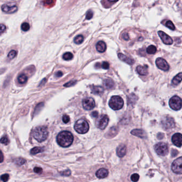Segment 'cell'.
Listing matches in <instances>:
<instances>
[{"mask_svg":"<svg viewBox=\"0 0 182 182\" xmlns=\"http://www.w3.org/2000/svg\"><path fill=\"white\" fill-rule=\"evenodd\" d=\"M73 140V135L71 132L68 131H63L60 132L57 137V142L60 146L63 147L71 146Z\"/></svg>","mask_w":182,"mask_h":182,"instance_id":"cell-1","label":"cell"},{"mask_svg":"<svg viewBox=\"0 0 182 182\" xmlns=\"http://www.w3.org/2000/svg\"><path fill=\"white\" fill-rule=\"evenodd\" d=\"M33 135L34 138L39 142H42L47 139L48 131L45 127H38L34 129Z\"/></svg>","mask_w":182,"mask_h":182,"instance_id":"cell-2","label":"cell"},{"mask_svg":"<svg viewBox=\"0 0 182 182\" xmlns=\"http://www.w3.org/2000/svg\"><path fill=\"white\" fill-rule=\"evenodd\" d=\"M109 106L113 110H119L122 108L124 102L123 99L119 96H113L109 101Z\"/></svg>","mask_w":182,"mask_h":182,"instance_id":"cell-3","label":"cell"},{"mask_svg":"<svg viewBox=\"0 0 182 182\" xmlns=\"http://www.w3.org/2000/svg\"><path fill=\"white\" fill-rule=\"evenodd\" d=\"M74 129L76 131L80 134H84L89 129V125L87 121L83 119H80L75 122Z\"/></svg>","mask_w":182,"mask_h":182,"instance_id":"cell-4","label":"cell"},{"mask_svg":"<svg viewBox=\"0 0 182 182\" xmlns=\"http://www.w3.org/2000/svg\"><path fill=\"white\" fill-rule=\"evenodd\" d=\"M169 105L172 110L178 111L182 107V99L178 96H174L170 99Z\"/></svg>","mask_w":182,"mask_h":182,"instance_id":"cell-5","label":"cell"},{"mask_svg":"<svg viewBox=\"0 0 182 182\" xmlns=\"http://www.w3.org/2000/svg\"><path fill=\"white\" fill-rule=\"evenodd\" d=\"M154 149L157 154L161 156H165L168 152V147L167 144L160 142L154 146Z\"/></svg>","mask_w":182,"mask_h":182,"instance_id":"cell-6","label":"cell"},{"mask_svg":"<svg viewBox=\"0 0 182 182\" xmlns=\"http://www.w3.org/2000/svg\"><path fill=\"white\" fill-rule=\"evenodd\" d=\"M161 124L165 129H169L175 127V123L174 119L170 116H165L161 121Z\"/></svg>","mask_w":182,"mask_h":182,"instance_id":"cell-7","label":"cell"},{"mask_svg":"<svg viewBox=\"0 0 182 182\" xmlns=\"http://www.w3.org/2000/svg\"><path fill=\"white\" fill-rule=\"evenodd\" d=\"M109 119L107 115H100L98 119H97L96 122V125L97 128L104 130L107 126L108 123Z\"/></svg>","mask_w":182,"mask_h":182,"instance_id":"cell-8","label":"cell"},{"mask_svg":"<svg viewBox=\"0 0 182 182\" xmlns=\"http://www.w3.org/2000/svg\"><path fill=\"white\" fill-rule=\"evenodd\" d=\"M172 171L177 174L182 173V156L178 157L173 161L171 164Z\"/></svg>","mask_w":182,"mask_h":182,"instance_id":"cell-9","label":"cell"},{"mask_svg":"<svg viewBox=\"0 0 182 182\" xmlns=\"http://www.w3.org/2000/svg\"><path fill=\"white\" fill-rule=\"evenodd\" d=\"M2 10L7 14H14L18 10V7L14 3L5 4L1 7Z\"/></svg>","mask_w":182,"mask_h":182,"instance_id":"cell-10","label":"cell"},{"mask_svg":"<svg viewBox=\"0 0 182 182\" xmlns=\"http://www.w3.org/2000/svg\"><path fill=\"white\" fill-rule=\"evenodd\" d=\"M82 105L85 110H91L95 106V102L92 98L88 97L83 100Z\"/></svg>","mask_w":182,"mask_h":182,"instance_id":"cell-11","label":"cell"},{"mask_svg":"<svg viewBox=\"0 0 182 182\" xmlns=\"http://www.w3.org/2000/svg\"><path fill=\"white\" fill-rule=\"evenodd\" d=\"M155 64L157 67L159 69L164 71H167L169 70V65L167 62L166 60L162 58H158L156 59Z\"/></svg>","mask_w":182,"mask_h":182,"instance_id":"cell-12","label":"cell"},{"mask_svg":"<svg viewBox=\"0 0 182 182\" xmlns=\"http://www.w3.org/2000/svg\"><path fill=\"white\" fill-rule=\"evenodd\" d=\"M158 34L160 36V38L161 39L162 41L165 44H167V45H171L173 43V41L172 39L170 37L169 35H168L166 33L162 31H159Z\"/></svg>","mask_w":182,"mask_h":182,"instance_id":"cell-13","label":"cell"},{"mask_svg":"<svg viewBox=\"0 0 182 182\" xmlns=\"http://www.w3.org/2000/svg\"><path fill=\"white\" fill-rule=\"evenodd\" d=\"M171 140L172 143L177 147L182 146V135L180 133H176L172 136Z\"/></svg>","mask_w":182,"mask_h":182,"instance_id":"cell-14","label":"cell"},{"mask_svg":"<svg viewBox=\"0 0 182 182\" xmlns=\"http://www.w3.org/2000/svg\"><path fill=\"white\" fill-rule=\"evenodd\" d=\"M126 146L123 144H121L116 149V154L120 157H122L126 155Z\"/></svg>","mask_w":182,"mask_h":182,"instance_id":"cell-15","label":"cell"},{"mask_svg":"<svg viewBox=\"0 0 182 182\" xmlns=\"http://www.w3.org/2000/svg\"><path fill=\"white\" fill-rule=\"evenodd\" d=\"M118 57L122 61L126 63L129 65H132L134 63V60L130 57H128L123 55V54L119 53L118 54Z\"/></svg>","mask_w":182,"mask_h":182,"instance_id":"cell-16","label":"cell"},{"mask_svg":"<svg viewBox=\"0 0 182 182\" xmlns=\"http://www.w3.org/2000/svg\"><path fill=\"white\" fill-rule=\"evenodd\" d=\"M108 174V171L105 168H101L99 169L96 173V175L99 178H104L106 177Z\"/></svg>","mask_w":182,"mask_h":182,"instance_id":"cell-17","label":"cell"},{"mask_svg":"<svg viewBox=\"0 0 182 182\" xmlns=\"http://www.w3.org/2000/svg\"><path fill=\"white\" fill-rule=\"evenodd\" d=\"M131 133L133 135L142 138H144V137L146 136V133H145V131L143 130H142V129H133V130H132L131 131Z\"/></svg>","mask_w":182,"mask_h":182,"instance_id":"cell-18","label":"cell"},{"mask_svg":"<svg viewBox=\"0 0 182 182\" xmlns=\"http://www.w3.org/2000/svg\"><path fill=\"white\" fill-rule=\"evenodd\" d=\"M148 66L147 65L145 66H138L136 68V71L138 73L141 75H146L148 74L147 71Z\"/></svg>","mask_w":182,"mask_h":182,"instance_id":"cell-19","label":"cell"},{"mask_svg":"<svg viewBox=\"0 0 182 182\" xmlns=\"http://www.w3.org/2000/svg\"><path fill=\"white\" fill-rule=\"evenodd\" d=\"M96 49L100 53L104 52L106 50V45L103 41H100L96 44Z\"/></svg>","mask_w":182,"mask_h":182,"instance_id":"cell-20","label":"cell"},{"mask_svg":"<svg viewBox=\"0 0 182 182\" xmlns=\"http://www.w3.org/2000/svg\"><path fill=\"white\" fill-rule=\"evenodd\" d=\"M103 84L104 87L107 89H111L114 87L115 84L113 81L111 79H106L104 81Z\"/></svg>","mask_w":182,"mask_h":182,"instance_id":"cell-21","label":"cell"},{"mask_svg":"<svg viewBox=\"0 0 182 182\" xmlns=\"http://www.w3.org/2000/svg\"><path fill=\"white\" fill-rule=\"evenodd\" d=\"M91 91L95 95H101L104 92V88L100 86H92Z\"/></svg>","mask_w":182,"mask_h":182,"instance_id":"cell-22","label":"cell"},{"mask_svg":"<svg viewBox=\"0 0 182 182\" xmlns=\"http://www.w3.org/2000/svg\"><path fill=\"white\" fill-rule=\"evenodd\" d=\"M182 81V73H179L176 75L174 78H173L172 80V84L177 86L178 84Z\"/></svg>","mask_w":182,"mask_h":182,"instance_id":"cell-23","label":"cell"},{"mask_svg":"<svg viewBox=\"0 0 182 182\" xmlns=\"http://www.w3.org/2000/svg\"><path fill=\"white\" fill-rule=\"evenodd\" d=\"M27 76L25 74H22L18 77V81L21 84L25 83L27 81Z\"/></svg>","mask_w":182,"mask_h":182,"instance_id":"cell-24","label":"cell"},{"mask_svg":"<svg viewBox=\"0 0 182 182\" xmlns=\"http://www.w3.org/2000/svg\"><path fill=\"white\" fill-rule=\"evenodd\" d=\"M156 50H157V49H156V47L154 46H153V45L149 46V47H147V48L146 49L147 53L148 54H150V55L155 54Z\"/></svg>","mask_w":182,"mask_h":182,"instance_id":"cell-25","label":"cell"},{"mask_svg":"<svg viewBox=\"0 0 182 182\" xmlns=\"http://www.w3.org/2000/svg\"><path fill=\"white\" fill-rule=\"evenodd\" d=\"M44 151V149L42 147H35L32 148L31 150V153L32 154H36L38 153H41Z\"/></svg>","mask_w":182,"mask_h":182,"instance_id":"cell-26","label":"cell"},{"mask_svg":"<svg viewBox=\"0 0 182 182\" xmlns=\"http://www.w3.org/2000/svg\"><path fill=\"white\" fill-rule=\"evenodd\" d=\"M84 41V38L82 35H79L77 36H76L74 39V42L75 43L77 44H81Z\"/></svg>","mask_w":182,"mask_h":182,"instance_id":"cell-27","label":"cell"},{"mask_svg":"<svg viewBox=\"0 0 182 182\" xmlns=\"http://www.w3.org/2000/svg\"><path fill=\"white\" fill-rule=\"evenodd\" d=\"M73 57V54L71 53V52H66V53L64 54L63 55V58L64 60H71Z\"/></svg>","mask_w":182,"mask_h":182,"instance_id":"cell-28","label":"cell"},{"mask_svg":"<svg viewBox=\"0 0 182 182\" xmlns=\"http://www.w3.org/2000/svg\"><path fill=\"white\" fill-rule=\"evenodd\" d=\"M165 25L167 27L169 28L170 30H175V25H173V24L172 23L171 21H167L165 24Z\"/></svg>","mask_w":182,"mask_h":182,"instance_id":"cell-29","label":"cell"},{"mask_svg":"<svg viewBox=\"0 0 182 182\" xmlns=\"http://www.w3.org/2000/svg\"><path fill=\"white\" fill-rule=\"evenodd\" d=\"M17 52L16 50H11L9 52V53L8 54V57L10 59H14L16 56V55H17Z\"/></svg>","mask_w":182,"mask_h":182,"instance_id":"cell-30","label":"cell"},{"mask_svg":"<svg viewBox=\"0 0 182 182\" xmlns=\"http://www.w3.org/2000/svg\"><path fill=\"white\" fill-rule=\"evenodd\" d=\"M21 28H22V30L23 31L26 32V31H28V30H30V26L29 24H28V23H23L22 24V25Z\"/></svg>","mask_w":182,"mask_h":182,"instance_id":"cell-31","label":"cell"},{"mask_svg":"<svg viewBox=\"0 0 182 182\" xmlns=\"http://www.w3.org/2000/svg\"><path fill=\"white\" fill-rule=\"evenodd\" d=\"M15 163L18 165H22L25 163V160H24L23 158H18L16 159L15 161Z\"/></svg>","mask_w":182,"mask_h":182,"instance_id":"cell-32","label":"cell"},{"mask_svg":"<svg viewBox=\"0 0 182 182\" xmlns=\"http://www.w3.org/2000/svg\"><path fill=\"white\" fill-rule=\"evenodd\" d=\"M139 176L137 173H133L131 176V179L133 181H137L139 180Z\"/></svg>","mask_w":182,"mask_h":182,"instance_id":"cell-33","label":"cell"},{"mask_svg":"<svg viewBox=\"0 0 182 182\" xmlns=\"http://www.w3.org/2000/svg\"><path fill=\"white\" fill-rule=\"evenodd\" d=\"M1 143L3 144L7 145L9 143V139H8L7 137H3L1 139Z\"/></svg>","mask_w":182,"mask_h":182,"instance_id":"cell-34","label":"cell"},{"mask_svg":"<svg viewBox=\"0 0 182 182\" xmlns=\"http://www.w3.org/2000/svg\"><path fill=\"white\" fill-rule=\"evenodd\" d=\"M93 17V13L92 11L91 10L88 11L87 14H86V19L87 20H90Z\"/></svg>","mask_w":182,"mask_h":182,"instance_id":"cell-35","label":"cell"},{"mask_svg":"<svg viewBox=\"0 0 182 182\" xmlns=\"http://www.w3.org/2000/svg\"><path fill=\"white\" fill-rule=\"evenodd\" d=\"M102 67L104 70H108L110 67V64L107 62H104L102 64Z\"/></svg>","mask_w":182,"mask_h":182,"instance_id":"cell-36","label":"cell"},{"mask_svg":"<svg viewBox=\"0 0 182 182\" xmlns=\"http://www.w3.org/2000/svg\"><path fill=\"white\" fill-rule=\"evenodd\" d=\"M62 119H63V121L65 123H67L70 120V118L69 116H68L67 115H64L63 116Z\"/></svg>","mask_w":182,"mask_h":182,"instance_id":"cell-37","label":"cell"},{"mask_svg":"<svg viewBox=\"0 0 182 182\" xmlns=\"http://www.w3.org/2000/svg\"><path fill=\"white\" fill-rule=\"evenodd\" d=\"M9 175L6 173V174H4L1 176V179L3 181H7L8 180V179H9Z\"/></svg>","mask_w":182,"mask_h":182,"instance_id":"cell-38","label":"cell"},{"mask_svg":"<svg viewBox=\"0 0 182 182\" xmlns=\"http://www.w3.org/2000/svg\"><path fill=\"white\" fill-rule=\"evenodd\" d=\"M34 171L36 173L41 174V173L42 172V169L40 167H36L34 168Z\"/></svg>","mask_w":182,"mask_h":182,"instance_id":"cell-39","label":"cell"},{"mask_svg":"<svg viewBox=\"0 0 182 182\" xmlns=\"http://www.w3.org/2000/svg\"><path fill=\"white\" fill-rule=\"evenodd\" d=\"M75 83H76L75 81H70V82H68V83H66L65 85H64V86H65V87H70V86H73V85L75 84Z\"/></svg>","mask_w":182,"mask_h":182,"instance_id":"cell-40","label":"cell"},{"mask_svg":"<svg viewBox=\"0 0 182 182\" xmlns=\"http://www.w3.org/2000/svg\"><path fill=\"white\" fill-rule=\"evenodd\" d=\"M61 175L63 176H70L71 175V171L70 170H67L66 171H64L61 173Z\"/></svg>","mask_w":182,"mask_h":182,"instance_id":"cell-41","label":"cell"},{"mask_svg":"<svg viewBox=\"0 0 182 182\" xmlns=\"http://www.w3.org/2000/svg\"><path fill=\"white\" fill-rule=\"evenodd\" d=\"M122 39L124 40H126V41H128V40H129V36L128 33H123L122 35Z\"/></svg>","mask_w":182,"mask_h":182,"instance_id":"cell-42","label":"cell"},{"mask_svg":"<svg viewBox=\"0 0 182 182\" xmlns=\"http://www.w3.org/2000/svg\"><path fill=\"white\" fill-rule=\"evenodd\" d=\"M1 28H0V30H1V34H2L3 32H5L6 31V26L3 25V24H1Z\"/></svg>","mask_w":182,"mask_h":182,"instance_id":"cell-43","label":"cell"},{"mask_svg":"<svg viewBox=\"0 0 182 182\" xmlns=\"http://www.w3.org/2000/svg\"><path fill=\"white\" fill-rule=\"evenodd\" d=\"M98 115V113L97 111H94L92 112L91 113V116L94 118H97Z\"/></svg>","mask_w":182,"mask_h":182,"instance_id":"cell-44","label":"cell"},{"mask_svg":"<svg viewBox=\"0 0 182 182\" xmlns=\"http://www.w3.org/2000/svg\"><path fill=\"white\" fill-rule=\"evenodd\" d=\"M63 75V72L61 71H58L56 73V76H57V77H61Z\"/></svg>","mask_w":182,"mask_h":182,"instance_id":"cell-45","label":"cell"},{"mask_svg":"<svg viewBox=\"0 0 182 182\" xmlns=\"http://www.w3.org/2000/svg\"><path fill=\"white\" fill-rule=\"evenodd\" d=\"M53 2H54V0H46L44 3H45L46 5H51V4L53 3Z\"/></svg>","mask_w":182,"mask_h":182,"instance_id":"cell-46","label":"cell"},{"mask_svg":"<svg viewBox=\"0 0 182 182\" xmlns=\"http://www.w3.org/2000/svg\"><path fill=\"white\" fill-rule=\"evenodd\" d=\"M3 161V155L2 152L1 151V162H2Z\"/></svg>","mask_w":182,"mask_h":182,"instance_id":"cell-47","label":"cell"},{"mask_svg":"<svg viewBox=\"0 0 182 182\" xmlns=\"http://www.w3.org/2000/svg\"><path fill=\"white\" fill-rule=\"evenodd\" d=\"M119 0H108V1L112 2V3H115L116 2H118Z\"/></svg>","mask_w":182,"mask_h":182,"instance_id":"cell-48","label":"cell"}]
</instances>
